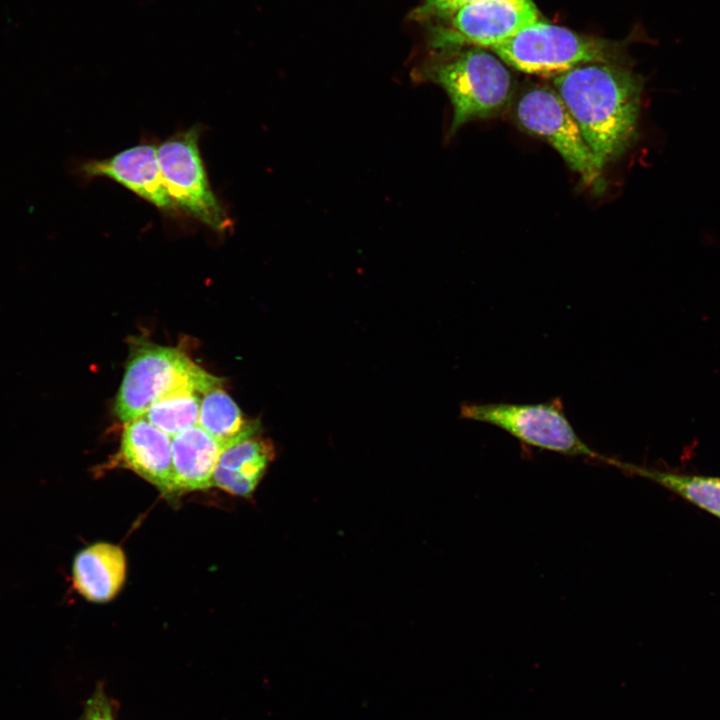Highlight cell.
Listing matches in <instances>:
<instances>
[{
    "mask_svg": "<svg viewBox=\"0 0 720 720\" xmlns=\"http://www.w3.org/2000/svg\"><path fill=\"white\" fill-rule=\"evenodd\" d=\"M553 85L601 171L638 139L644 85L632 70L587 63L556 75Z\"/></svg>",
    "mask_w": 720,
    "mask_h": 720,
    "instance_id": "obj_1",
    "label": "cell"
},
{
    "mask_svg": "<svg viewBox=\"0 0 720 720\" xmlns=\"http://www.w3.org/2000/svg\"><path fill=\"white\" fill-rule=\"evenodd\" d=\"M115 401L124 423L142 417L159 400L193 390L201 394L222 386L223 379L197 366L176 348L135 343Z\"/></svg>",
    "mask_w": 720,
    "mask_h": 720,
    "instance_id": "obj_2",
    "label": "cell"
},
{
    "mask_svg": "<svg viewBox=\"0 0 720 720\" xmlns=\"http://www.w3.org/2000/svg\"><path fill=\"white\" fill-rule=\"evenodd\" d=\"M429 73L446 91L453 107L449 136L470 121L500 114L512 96L510 70L496 54L480 47L437 63Z\"/></svg>",
    "mask_w": 720,
    "mask_h": 720,
    "instance_id": "obj_3",
    "label": "cell"
},
{
    "mask_svg": "<svg viewBox=\"0 0 720 720\" xmlns=\"http://www.w3.org/2000/svg\"><path fill=\"white\" fill-rule=\"evenodd\" d=\"M460 416L496 426L531 447L611 465L612 458L597 453L578 436L559 399L536 404L464 403Z\"/></svg>",
    "mask_w": 720,
    "mask_h": 720,
    "instance_id": "obj_4",
    "label": "cell"
},
{
    "mask_svg": "<svg viewBox=\"0 0 720 720\" xmlns=\"http://www.w3.org/2000/svg\"><path fill=\"white\" fill-rule=\"evenodd\" d=\"M490 50L514 69L536 75H559L587 63H612L615 58L607 41L544 21Z\"/></svg>",
    "mask_w": 720,
    "mask_h": 720,
    "instance_id": "obj_5",
    "label": "cell"
},
{
    "mask_svg": "<svg viewBox=\"0 0 720 720\" xmlns=\"http://www.w3.org/2000/svg\"><path fill=\"white\" fill-rule=\"evenodd\" d=\"M200 132L195 125L162 141L157 146L158 162L177 211L216 233H225L232 223L211 188L199 148Z\"/></svg>",
    "mask_w": 720,
    "mask_h": 720,
    "instance_id": "obj_6",
    "label": "cell"
},
{
    "mask_svg": "<svg viewBox=\"0 0 720 720\" xmlns=\"http://www.w3.org/2000/svg\"><path fill=\"white\" fill-rule=\"evenodd\" d=\"M515 112L520 126L549 143L584 184L599 183L601 170L595 157L554 88L537 85L527 89L518 99Z\"/></svg>",
    "mask_w": 720,
    "mask_h": 720,
    "instance_id": "obj_7",
    "label": "cell"
},
{
    "mask_svg": "<svg viewBox=\"0 0 720 720\" xmlns=\"http://www.w3.org/2000/svg\"><path fill=\"white\" fill-rule=\"evenodd\" d=\"M70 169L82 181L108 178L164 213L178 212L162 178L157 146L151 143L134 145L104 159L78 160Z\"/></svg>",
    "mask_w": 720,
    "mask_h": 720,
    "instance_id": "obj_8",
    "label": "cell"
},
{
    "mask_svg": "<svg viewBox=\"0 0 720 720\" xmlns=\"http://www.w3.org/2000/svg\"><path fill=\"white\" fill-rule=\"evenodd\" d=\"M539 21L532 0H480L451 16V27L460 42L490 49Z\"/></svg>",
    "mask_w": 720,
    "mask_h": 720,
    "instance_id": "obj_9",
    "label": "cell"
},
{
    "mask_svg": "<svg viewBox=\"0 0 720 720\" xmlns=\"http://www.w3.org/2000/svg\"><path fill=\"white\" fill-rule=\"evenodd\" d=\"M117 459L163 494H175L172 438L145 417L125 423Z\"/></svg>",
    "mask_w": 720,
    "mask_h": 720,
    "instance_id": "obj_10",
    "label": "cell"
},
{
    "mask_svg": "<svg viewBox=\"0 0 720 720\" xmlns=\"http://www.w3.org/2000/svg\"><path fill=\"white\" fill-rule=\"evenodd\" d=\"M72 575L76 590L85 599L97 603L110 601L125 581V554L119 546L94 543L76 555Z\"/></svg>",
    "mask_w": 720,
    "mask_h": 720,
    "instance_id": "obj_11",
    "label": "cell"
},
{
    "mask_svg": "<svg viewBox=\"0 0 720 720\" xmlns=\"http://www.w3.org/2000/svg\"><path fill=\"white\" fill-rule=\"evenodd\" d=\"M222 449L199 425L172 437L175 493L213 487L214 471Z\"/></svg>",
    "mask_w": 720,
    "mask_h": 720,
    "instance_id": "obj_12",
    "label": "cell"
},
{
    "mask_svg": "<svg viewBox=\"0 0 720 720\" xmlns=\"http://www.w3.org/2000/svg\"><path fill=\"white\" fill-rule=\"evenodd\" d=\"M274 456L271 441L258 435L232 444L220 453L213 484L236 496H250Z\"/></svg>",
    "mask_w": 720,
    "mask_h": 720,
    "instance_id": "obj_13",
    "label": "cell"
},
{
    "mask_svg": "<svg viewBox=\"0 0 720 720\" xmlns=\"http://www.w3.org/2000/svg\"><path fill=\"white\" fill-rule=\"evenodd\" d=\"M614 460L612 466L652 481L720 519V477L660 470Z\"/></svg>",
    "mask_w": 720,
    "mask_h": 720,
    "instance_id": "obj_14",
    "label": "cell"
},
{
    "mask_svg": "<svg viewBox=\"0 0 720 720\" xmlns=\"http://www.w3.org/2000/svg\"><path fill=\"white\" fill-rule=\"evenodd\" d=\"M198 425L226 448L241 440L257 436L260 423L247 419L234 400L215 387L203 394Z\"/></svg>",
    "mask_w": 720,
    "mask_h": 720,
    "instance_id": "obj_15",
    "label": "cell"
},
{
    "mask_svg": "<svg viewBox=\"0 0 720 720\" xmlns=\"http://www.w3.org/2000/svg\"><path fill=\"white\" fill-rule=\"evenodd\" d=\"M202 396L193 390L172 394L153 404L143 417L172 438L198 425Z\"/></svg>",
    "mask_w": 720,
    "mask_h": 720,
    "instance_id": "obj_16",
    "label": "cell"
},
{
    "mask_svg": "<svg viewBox=\"0 0 720 720\" xmlns=\"http://www.w3.org/2000/svg\"><path fill=\"white\" fill-rule=\"evenodd\" d=\"M480 0H424L412 13L416 20L453 16L461 8Z\"/></svg>",
    "mask_w": 720,
    "mask_h": 720,
    "instance_id": "obj_17",
    "label": "cell"
},
{
    "mask_svg": "<svg viewBox=\"0 0 720 720\" xmlns=\"http://www.w3.org/2000/svg\"><path fill=\"white\" fill-rule=\"evenodd\" d=\"M81 720H114L111 704L102 690H97L89 699Z\"/></svg>",
    "mask_w": 720,
    "mask_h": 720,
    "instance_id": "obj_18",
    "label": "cell"
}]
</instances>
